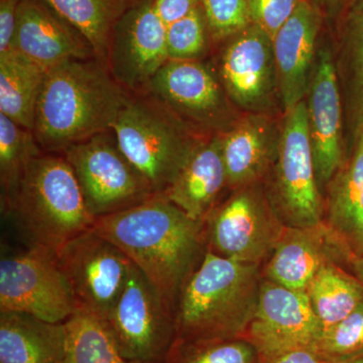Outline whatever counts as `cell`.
<instances>
[{"label": "cell", "mask_w": 363, "mask_h": 363, "mask_svg": "<svg viewBox=\"0 0 363 363\" xmlns=\"http://www.w3.org/2000/svg\"><path fill=\"white\" fill-rule=\"evenodd\" d=\"M92 229L121 248L175 314L179 296L207 252L205 221L164 195L98 217Z\"/></svg>", "instance_id": "obj_1"}, {"label": "cell", "mask_w": 363, "mask_h": 363, "mask_svg": "<svg viewBox=\"0 0 363 363\" xmlns=\"http://www.w3.org/2000/svg\"><path fill=\"white\" fill-rule=\"evenodd\" d=\"M130 96L99 60H73L45 73L33 135L44 152L64 154L72 145L112 130Z\"/></svg>", "instance_id": "obj_2"}, {"label": "cell", "mask_w": 363, "mask_h": 363, "mask_svg": "<svg viewBox=\"0 0 363 363\" xmlns=\"http://www.w3.org/2000/svg\"><path fill=\"white\" fill-rule=\"evenodd\" d=\"M259 267L207 250L179 296L176 342L227 340L247 332L259 304Z\"/></svg>", "instance_id": "obj_3"}, {"label": "cell", "mask_w": 363, "mask_h": 363, "mask_svg": "<svg viewBox=\"0 0 363 363\" xmlns=\"http://www.w3.org/2000/svg\"><path fill=\"white\" fill-rule=\"evenodd\" d=\"M1 212L28 245L55 252L95 221L65 156L49 152L30 162L13 192L1 200Z\"/></svg>", "instance_id": "obj_4"}, {"label": "cell", "mask_w": 363, "mask_h": 363, "mask_svg": "<svg viewBox=\"0 0 363 363\" xmlns=\"http://www.w3.org/2000/svg\"><path fill=\"white\" fill-rule=\"evenodd\" d=\"M126 159L155 195H164L205 136L149 94L131 98L112 128Z\"/></svg>", "instance_id": "obj_5"}, {"label": "cell", "mask_w": 363, "mask_h": 363, "mask_svg": "<svg viewBox=\"0 0 363 363\" xmlns=\"http://www.w3.org/2000/svg\"><path fill=\"white\" fill-rule=\"evenodd\" d=\"M262 184L284 226L324 221V197L315 171L305 100L284 116L278 152Z\"/></svg>", "instance_id": "obj_6"}, {"label": "cell", "mask_w": 363, "mask_h": 363, "mask_svg": "<svg viewBox=\"0 0 363 363\" xmlns=\"http://www.w3.org/2000/svg\"><path fill=\"white\" fill-rule=\"evenodd\" d=\"M150 96L199 135H222L240 121L214 65L203 61H171L147 84Z\"/></svg>", "instance_id": "obj_7"}, {"label": "cell", "mask_w": 363, "mask_h": 363, "mask_svg": "<svg viewBox=\"0 0 363 363\" xmlns=\"http://www.w3.org/2000/svg\"><path fill=\"white\" fill-rule=\"evenodd\" d=\"M284 224L272 209L262 182L233 190L205 219L207 250L243 264L271 257Z\"/></svg>", "instance_id": "obj_8"}, {"label": "cell", "mask_w": 363, "mask_h": 363, "mask_svg": "<svg viewBox=\"0 0 363 363\" xmlns=\"http://www.w3.org/2000/svg\"><path fill=\"white\" fill-rule=\"evenodd\" d=\"M62 155L71 164L95 219L130 209L155 196L121 152L112 130L72 145Z\"/></svg>", "instance_id": "obj_9"}, {"label": "cell", "mask_w": 363, "mask_h": 363, "mask_svg": "<svg viewBox=\"0 0 363 363\" xmlns=\"http://www.w3.org/2000/svg\"><path fill=\"white\" fill-rule=\"evenodd\" d=\"M0 311L26 313L51 323H65L77 312L57 252L33 245L2 250Z\"/></svg>", "instance_id": "obj_10"}, {"label": "cell", "mask_w": 363, "mask_h": 363, "mask_svg": "<svg viewBox=\"0 0 363 363\" xmlns=\"http://www.w3.org/2000/svg\"><path fill=\"white\" fill-rule=\"evenodd\" d=\"M104 323L126 359L162 363L176 341L175 314L133 264L130 278Z\"/></svg>", "instance_id": "obj_11"}, {"label": "cell", "mask_w": 363, "mask_h": 363, "mask_svg": "<svg viewBox=\"0 0 363 363\" xmlns=\"http://www.w3.org/2000/svg\"><path fill=\"white\" fill-rule=\"evenodd\" d=\"M222 43L213 65L236 108L284 116L272 38L250 23Z\"/></svg>", "instance_id": "obj_12"}, {"label": "cell", "mask_w": 363, "mask_h": 363, "mask_svg": "<svg viewBox=\"0 0 363 363\" xmlns=\"http://www.w3.org/2000/svg\"><path fill=\"white\" fill-rule=\"evenodd\" d=\"M57 257L77 312L104 321L128 283L131 260L92 228L65 243Z\"/></svg>", "instance_id": "obj_13"}, {"label": "cell", "mask_w": 363, "mask_h": 363, "mask_svg": "<svg viewBox=\"0 0 363 363\" xmlns=\"http://www.w3.org/2000/svg\"><path fill=\"white\" fill-rule=\"evenodd\" d=\"M305 101L315 171L323 194L347 157L342 97L330 40L319 44Z\"/></svg>", "instance_id": "obj_14"}, {"label": "cell", "mask_w": 363, "mask_h": 363, "mask_svg": "<svg viewBox=\"0 0 363 363\" xmlns=\"http://www.w3.org/2000/svg\"><path fill=\"white\" fill-rule=\"evenodd\" d=\"M168 61L167 26L155 11L154 0L133 4L112 33L107 57L112 76L124 89L145 90Z\"/></svg>", "instance_id": "obj_15"}, {"label": "cell", "mask_w": 363, "mask_h": 363, "mask_svg": "<svg viewBox=\"0 0 363 363\" xmlns=\"http://www.w3.org/2000/svg\"><path fill=\"white\" fill-rule=\"evenodd\" d=\"M322 333L323 327L305 291L262 281L257 311L248 327L250 342L259 359L295 348H316Z\"/></svg>", "instance_id": "obj_16"}, {"label": "cell", "mask_w": 363, "mask_h": 363, "mask_svg": "<svg viewBox=\"0 0 363 363\" xmlns=\"http://www.w3.org/2000/svg\"><path fill=\"white\" fill-rule=\"evenodd\" d=\"M353 257L337 234L322 221L308 227H285L267 260L266 279L306 291L320 269L330 264L350 267Z\"/></svg>", "instance_id": "obj_17"}, {"label": "cell", "mask_w": 363, "mask_h": 363, "mask_svg": "<svg viewBox=\"0 0 363 363\" xmlns=\"http://www.w3.org/2000/svg\"><path fill=\"white\" fill-rule=\"evenodd\" d=\"M11 49L47 71L73 60L96 58L84 35L45 0H21Z\"/></svg>", "instance_id": "obj_18"}, {"label": "cell", "mask_w": 363, "mask_h": 363, "mask_svg": "<svg viewBox=\"0 0 363 363\" xmlns=\"http://www.w3.org/2000/svg\"><path fill=\"white\" fill-rule=\"evenodd\" d=\"M321 18V11L311 0H301L272 39L285 113L307 96L320 44Z\"/></svg>", "instance_id": "obj_19"}, {"label": "cell", "mask_w": 363, "mask_h": 363, "mask_svg": "<svg viewBox=\"0 0 363 363\" xmlns=\"http://www.w3.org/2000/svg\"><path fill=\"white\" fill-rule=\"evenodd\" d=\"M284 116L243 113L221 135L227 186L231 191L264 180L278 152Z\"/></svg>", "instance_id": "obj_20"}, {"label": "cell", "mask_w": 363, "mask_h": 363, "mask_svg": "<svg viewBox=\"0 0 363 363\" xmlns=\"http://www.w3.org/2000/svg\"><path fill=\"white\" fill-rule=\"evenodd\" d=\"M225 188L221 135H214L196 147L164 196L191 218L205 221Z\"/></svg>", "instance_id": "obj_21"}, {"label": "cell", "mask_w": 363, "mask_h": 363, "mask_svg": "<svg viewBox=\"0 0 363 363\" xmlns=\"http://www.w3.org/2000/svg\"><path fill=\"white\" fill-rule=\"evenodd\" d=\"M334 63L342 97L346 149L348 152L363 131V0H346Z\"/></svg>", "instance_id": "obj_22"}, {"label": "cell", "mask_w": 363, "mask_h": 363, "mask_svg": "<svg viewBox=\"0 0 363 363\" xmlns=\"http://www.w3.org/2000/svg\"><path fill=\"white\" fill-rule=\"evenodd\" d=\"M324 222L353 259L363 255V131L325 188Z\"/></svg>", "instance_id": "obj_23"}, {"label": "cell", "mask_w": 363, "mask_h": 363, "mask_svg": "<svg viewBox=\"0 0 363 363\" xmlns=\"http://www.w3.org/2000/svg\"><path fill=\"white\" fill-rule=\"evenodd\" d=\"M65 323L0 311V363H66Z\"/></svg>", "instance_id": "obj_24"}, {"label": "cell", "mask_w": 363, "mask_h": 363, "mask_svg": "<svg viewBox=\"0 0 363 363\" xmlns=\"http://www.w3.org/2000/svg\"><path fill=\"white\" fill-rule=\"evenodd\" d=\"M45 73V69L16 50L0 52V113L33 131Z\"/></svg>", "instance_id": "obj_25"}, {"label": "cell", "mask_w": 363, "mask_h": 363, "mask_svg": "<svg viewBox=\"0 0 363 363\" xmlns=\"http://www.w3.org/2000/svg\"><path fill=\"white\" fill-rule=\"evenodd\" d=\"M88 40L96 58L107 66L112 33L133 4L130 0H45Z\"/></svg>", "instance_id": "obj_26"}, {"label": "cell", "mask_w": 363, "mask_h": 363, "mask_svg": "<svg viewBox=\"0 0 363 363\" xmlns=\"http://www.w3.org/2000/svg\"><path fill=\"white\" fill-rule=\"evenodd\" d=\"M305 292L323 330L347 317L363 302L362 284L338 264L320 269Z\"/></svg>", "instance_id": "obj_27"}, {"label": "cell", "mask_w": 363, "mask_h": 363, "mask_svg": "<svg viewBox=\"0 0 363 363\" xmlns=\"http://www.w3.org/2000/svg\"><path fill=\"white\" fill-rule=\"evenodd\" d=\"M66 363H138L126 359L104 322L76 312L65 322Z\"/></svg>", "instance_id": "obj_28"}, {"label": "cell", "mask_w": 363, "mask_h": 363, "mask_svg": "<svg viewBox=\"0 0 363 363\" xmlns=\"http://www.w3.org/2000/svg\"><path fill=\"white\" fill-rule=\"evenodd\" d=\"M33 131L0 113V188L6 199L23 178L28 164L43 154Z\"/></svg>", "instance_id": "obj_29"}, {"label": "cell", "mask_w": 363, "mask_h": 363, "mask_svg": "<svg viewBox=\"0 0 363 363\" xmlns=\"http://www.w3.org/2000/svg\"><path fill=\"white\" fill-rule=\"evenodd\" d=\"M211 39L201 6L167 26V48L171 61H202Z\"/></svg>", "instance_id": "obj_30"}, {"label": "cell", "mask_w": 363, "mask_h": 363, "mask_svg": "<svg viewBox=\"0 0 363 363\" xmlns=\"http://www.w3.org/2000/svg\"><path fill=\"white\" fill-rule=\"evenodd\" d=\"M316 350L327 362L363 354V302L347 317L323 330Z\"/></svg>", "instance_id": "obj_31"}, {"label": "cell", "mask_w": 363, "mask_h": 363, "mask_svg": "<svg viewBox=\"0 0 363 363\" xmlns=\"http://www.w3.org/2000/svg\"><path fill=\"white\" fill-rule=\"evenodd\" d=\"M176 342V341H175ZM186 346L178 358L167 357V363H259L255 346L236 339L201 343H182Z\"/></svg>", "instance_id": "obj_32"}, {"label": "cell", "mask_w": 363, "mask_h": 363, "mask_svg": "<svg viewBox=\"0 0 363 363\" xmlns=\"http://www.w3.org/2000/svg\"><path fill=\"white\" fill-rule=\"evenodd\" d=\"M212 40L222 43L252 23L247 0H200Z\"/></svg>", "instance_id": "obj_33"}, {"label": "cell", "mask_w": 363, "mask_h": 363, "mask_svg": "<svg viewBox=\"0 0 363 363\" xmlns=\"http://www.w3.org/2000/svg\"><path fill=\"white\" fill-rule=\"evenodd\" d=\"M300 2L301 0H247L250 21L274 39Z\"/></svg>", "instance_id": "obj_34"}, {"label": "cell", "mask_w": 363, "mask_h": 363, "mask_svg": "<svg viewBox=\"0 0 363 363\" xmlns=\"http://www.w3.org/2000/svg\"><path fill=\"white\" fill-rule=\"evenodd\" d=\"M200 6V0H154L155 11L166 26L182 20Z\"/></svg>", "instance_id": "obj_35"}, {"label": "cell", "mask_w": 363, "mask_h": 363, "mask_svg": "<svg viewBox=\"0 0 363 363\" xmlns=\"http://www.w3.org/2000/svg\"><path fill=\"white\" fill-rule=\"evenodd\" d=\"M21 0H0V52L11 49Z\"/></svg>", "instance_id": "obj_36"}, {"label": "cell", "mask_w": 363, "mask_h": 363, "mask_svg": "<svg viewBox=\"0 0 363 363\" xmlns=\"http://www.w3.org/2000/svg\"><path fill=\"white\" fill-rule=\"evenodd\" d=\"M259 363H328L325 362L321 355L318 353L316 348L301 347L295 348L272 357L262 358Z\"/></svg>", "instance_id": "obj_37"}, {"label": "cell", "mask_w": 363, "mask_h": 363, "mask_svg": "<svg viewBox=\"0 0 363 363\" xmlns=\"http://www.w3.org/2000/svg\"><path fill=\"white\" fill-rule=\"evenodd\" d=\"M320 11L334 18L342 11L346 0H311Z\"/></svg>", "instance_id": "obj_38"}, {"label": "cell", "mask_w": 363, "mask_h": 363, "mask_svg": "<svg viewBox=\"0 0 363 363\" xmlns=\"http://www.w3.org/2000/svg\"><path fill=\"white\" fill-rule=\"evenodd\" d=\"M351 272L363 286V255L354 257L350 264Z\"/></svg>", "instance_id": "obj_39"}, {"label": "cell", "mask_w": 363, "mask_h": 363, "mask_svg": "<svg viewBox=\"0 0 363 363\" xmlns=\"http://www.w3.org/2000/svg\"><path fill=\"white\" fill-rule=\"evenodd\" d=\"M328 363H363V354L345 358V359L336 360V362H331Z\"/></svg>", "instance_id": "obj_40"}]
</instances>
